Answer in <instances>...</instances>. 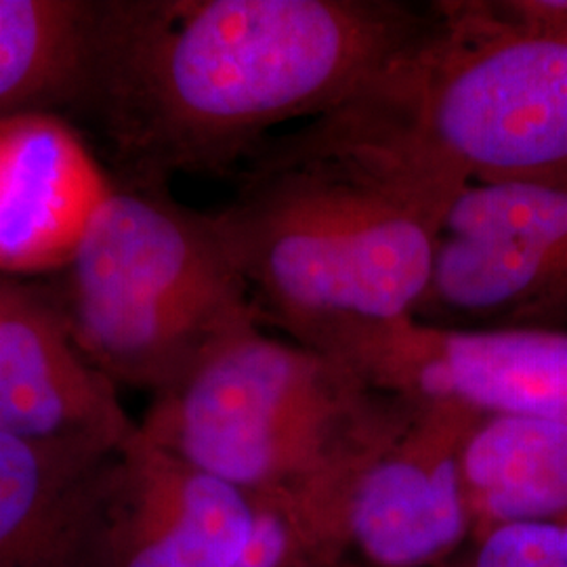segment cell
Returning <instances> with one entry per match:
<instances>
[{"instance_id": "13", "label": "cell", "mask_w": 567, "mask_h": 567, "mask_svg": "<svg viewBox=\"0 0 567 567\" xmlns=\"http://www.w3.org/2000/svg\"><path fill=\"white\" fill-rule=\"evenodd\" d=\"M461 468L475 536L567 519V425L475 414L461 446Z\"/></svg>"}, {"instance_id": "9", "label": "cell", "mask_w": 567, "mask_h": 567, "mask_svg": "<svg viewBox=\"0 0 567 567\" xmlns=\"http://www.w3.org/2000/svg\"><path fill=\"white\" fill-rule=\"evenodd\" d=\"M116 385L72 341L58 303L0 286V433L37 444L122 452L137 435Z\"/></svg>"}, {"instance_id": "6", "label": "cell", "mask_w": 567, "mask_h": 567, "mask_svg": "<svg viewBox=\"0 0 567 567\" xmlns=\"http://www.w3.org/2000/svg\"><path fill=\"white\" fill-rule=\"evenodd\" d=\"M414 320L447 330H567V189L463 187Z\"/></svg>"}, {"instance_id": "8", "label": "cell", "mask_w": 567, "mask_h": 567, "mask_svg": "<svg viewBox=\"0 0 567 567\" xmlns=\"http://www.w3.org/2000/svg\"><path fill=\"white\" fill-rule=\"evenodd\" d=\"M475 412L419 402L355 475L349 555L360 567H437L475 536L461 446Z\"/></svg>"}, {"instance_id": "1", "label": "cell", "mask_w": 567, "mask_h": 567, "mask_svg": "<svg viewBox=\"0 0 567 567\" xmlns=\"http://www.w3.org/2000/svg\"><path fill=\"white\" fill-rule=\"evenodd\" d=\"M433 20L435 0H102L81 110L126 177L234 173L364 95Z\"/></svg>"}, {"instance_id": "16", "label": "cell", "mask_w": 567, "mask_h": 567, "mask_svg": "<svg viewBox=\"0 0 567 567\" xmlns=\"http://www.w3.org/2000/svg\"><path fill=\"white\" fill-rule=\"evenodd\" d=\"M437 567H567V519L489 529Z\"/></svg>"}, {"instance_id": "7", "label": "cell", "mask_w": 567, "mask_h": 567, "mask_svg": "<svg viewBox=\"0 0 567 567\" xmlns=\"http://www.w3.org/2000/svg\"><path fill=\"white\" fill-rule=\"evenodd\" d=\"M324 353L414 402L567 425V330H447L405 318Z\"/></svg>"}, {"instance_id": "4", "label": "cell", "mask_w": 567, "mask_h": 567, "mask_svg": "<svg viewBox=\"0 0 567 567\" xmlns=\"http://www.w3.org/2000/svg\"><path fill=\"white\" fill-rule=\"evenodd\" d=\"M358 102L461 182L567 189V30L527 0H435Z\"/></svg>"}, {"instance_id": "18", "label": "cell", "mask_w": 567, "mask_h": 567, "mask_svg": "<svg viewBox=\"0 0 567 567\" xmlns=\"http://www.w3.org/2000/svg\"><path fill=\"white\" fill-rule=\"evenodd\" d=\"M2 282H4V278H0V286H2Z\"/></svg>"}, {"instance_id": "17", "label": "cell", "mask_w": 567, "mask_h": 567, "mask_svg": "<svg viewBox=\"0 0 567 567\" xmlns=\"http://www.w3.org/2000/svg\"><path fill=\"white\" fill-rule=\"evenodd\" d=\"M339 567H360L358 566V564H355V561H353V559H347V561H344V564H341V566Z\"/></svg>"}, {"instance_id": "2", "label": "cell", "mask_w": 567, "mask_h": 567, "mask_svg": "<svg viewBox=\"0 0 567 567\" xmlns=\"http://www.w3.org/2000/svg\"><path fill=\"white\" fill-rule=\"evenodd\" d=\"M240 177L213 217L252 309L318 351L414 318L466 187L355 102L267 140Z\"/></svg>"}, {"instance_id": "3", "label": "cell", "mask_w": 567, "mask_h": 567, "mask_svg": "<svg viewBox=\"0 0 567 567\" xmlns=\"http://www.w3.org/2000/svg\"><path fill=\"white\" fill-rule=\"evenodd\" d=\"M324 351L238 326L152 395L140 431L185 463L259 496L364 463L416 414Z\"/></svg>"}, {"instance_id": "11", "label": "cell", "mask_w": 567, "mask_h": 567, "mask_svg": "<svg viewBox=\"0 0 567 567\" xmlns=\"http://www.w3.org/2000/svg\"><path fill=\"white\" fill-rule=\"evenodd\" d=\"M112 189L61 114L0 118V278L65 269Z\"/></svg>"}, {"instance_id": "15", "label": "cell", "mask_w": 567, "mask_h": 567, "mask_svg": "<svg viewBox=\"0 0 567 567\" xmlns=\"http://www.w3.org/2000/svg\"><path fill=\"white\" fill-rule=\"evenodd\" d=\"M364 463L255 496V524L229 567H339L351 559L349 498Z\"/></svg>"}, {"instance_id": "12", "label": "cell", "mask_w": 567, "mask_h": 567, "mask_svg": "<svg viewBox=\"0 0 567 567\" xmlns=\"http://www.w3.org/2000/svg\"><path fill=\"white\" fill-rule=\"evenodd\" d=\"M252 494L145 440L122 450L114 567H229L255 524Z\"/></svg>"}, {"instance_id": "5", "label": "cell", "mask_w": 567, "mask_h": 567, "mask_svg": "<svg viewBox=\"0 0 567 567\" xmlns=\"http://www.w3.org/2000/svg\"><path fill=\"white\" fill-rule=\"evenodd\" d=\"M63 271L58 307L79 351L114 385L152 395L259 320L213 213L158 179L114 183Z\"/></svg>"}, {"instance_id": "10", "label": "cell", "mask_w": 567, "mask_h": 567, "mask_svg": "<svg viewBox=\"0 0 567 567\" xmlns=\"http://www.w3.org/2000/svg\"><path fill=\"white\" fill-rule=\"evenodd\" d=\"M122 452L0 433V567H114Z\"/></svg>"}, {"instance_id": "14", "label": "cell", "mask_w": 567, "mask_h": 567, "mask_svg": "<svg viewBox=\"0 0 567 567\" xmlns=\"http://www.w3.org/2000/svg\"><path fill=\"white\" fill-rule=\"evenodd\" d=\"M95 7L89 0H0V118L81 110Z\"/></svg>"}]
</instances>
